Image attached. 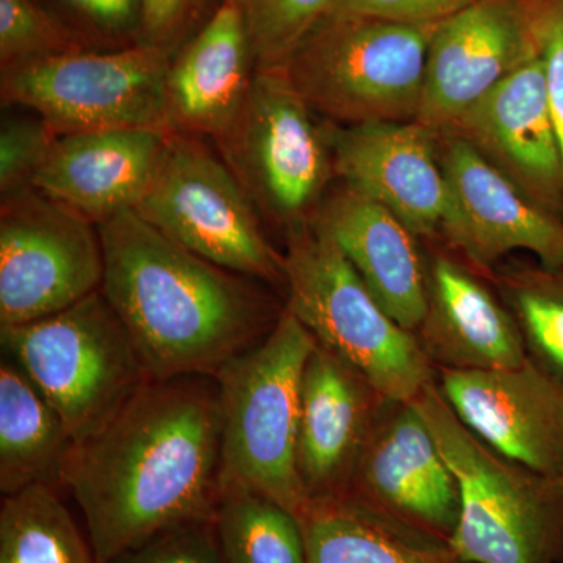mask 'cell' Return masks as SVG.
<instances>
[{
    "label": "cell",
    "instance_id": "cell-1",
    "mask_svg": "<svg viewBox=\"0 0 563 563\" xmlns=\"http://www.w3.org/2000/svg\"><path fill=\"white\" fill-rule=\"evenodd\" d=\"M96 562L155 533L214 520L220 406L209 376L151 379L103 428L74 443L63 470Z\"/></svg>",
    "mask_w": 563,
    "mask_h": 563
},
{
    "label": "cell",
    "instance_id": "cell-2",
    "mask_svg": "<svg viewBox=\"0 0 563 563\" xmlns=\"http://www.w3.org/2000/svg\"><path fill=\"white\" fill-rule=\"evenodd\" d=\"M101 291L152 379L214 377L262 342L282 310L261 285L166 236L135 210L98 222Z\"/></svg>",
    "mask_w": 563,
    "mask_h": 563
},
{
    "label": "cell",
    "instance_id": "cell-3",
    "mask_svg": "<svg viewBox=\"0 0 563 563\" xmlns=\"http://www.w3.org/2000/svg\"><path fill=\"white\" fill-rule=\"evenodd\" d=\"M317 343L284 306L268 335L213 377L220 406V490L262 493L301 518L310 503L298 470L301 384Z\"/></svg>",
    "mask_w": 563,
    "mask_h": 563
},
{
    "label": "cell",
    "instance_id": "cell-4",
    "mask_svg": "<svg viewBox=\"0 0 563 563\" xmlns=\"http://www.w3.org/2000/svg\"><path fill=\"white\" fill-rule=\"evenodd\" d=\"M413 404L457 484L454 553L465 563H562L563 481L510 461L477 439L435 380Z\"/></svg>",
    "mask_w": 563,
    "mask_h": 563
},
{
    "label": "cell",
    "instance_id": "cell-5",
    "mask_svg": "<svg viewBox=\"0 0 563 563\" xmlns=\"http://www.w3.org/2000/svg\"><path fill=\"white\" fill-rule=\"evenodd\" d=\"M285 242V309L384 399L418 398L435 380V368L417 333L390 317L339 246L312 224Z\"/></svg>",
    "mask_w": 563,
    "mask_h": 563
},
{
    "label": "cell",
    "instance_id": "cell-6",
    "mask_svg": "<svg viewBox=\"0 0 563 563\" xmlns=\"http://www.w3.org/2000/svg\"><path fill=\"white\" fill-rule=\"evenodd\" d=\"M0 342L60 415L74 443L103 428L152 379L101 288L51 317L0 328Z\"/></svg>",
    "mask_w": 563,
    "mask_h": 563
},
{
    "label": "cell",
    "instance_id": "cell-7",
    "mask_svg": "<svg viewBox=\"0 0 563 563\" xmlns=\"http://www.w3.org/2000/svg\"><path fill=\"white\" fill-rule=\"evenodd\" d=\"M435 27L331 14L285 73L307 106L333 124L417 121Z\"/></svg>",
    "mask_w": 563,
    "mask_h": 563
},
{
    "label": "cell",
    "instance_id": "cell-8",
    "mask_svg": "<svg viewBox=\"0 0 563 563\" xmlns=\"http://www.w3.org/2000/svg\"><path fill=\"white\" fill-rule=\"evenodd\" d=\"M314 114L285 69L255 70L239 120L217 143L261 218L285 236L312 224L335 177Z\"/></svg>",
    "mask_w": 563,
    "mask_h": 563
},
{
    "label": "cell",
    "instance_id": "cell-9",
    "mask_svg": "<svg viewBox=\"0 0 563 563\" xmlns=\"http://www.w3.org/2000/svg\"><path fill=\"white\" fill-rule=\"evenodd\" d=\"M172 55L146 44L77 51L2 68L3 106L35 111L58 136L117 129L168 132Z\"/></svg>",
    "mask_w": 563,
    "mask_h": 563
},
{
    "label": "cell",
    "instance_id": "cell-10",
    "mask_svg": "<svg viewBox=\"0 0 563 563\" xmlns=\"http://www.w3.org/2000/svg\"><path fill=\"white\" fill-rule=\"evenodd\" d=\"M135 211L206 261L284 287V254L269 243L235 174L203 139L169 135L155 179Z\"/></svg>",
    "mask_w": 563,
    "mask_h": 563
},
{
    "label": "cell",
    "instance_id": "cell-11",
    "mask_svg": "<svg viewBox=\"0 0 563 563\" xmlns=\"http://www.w3.org/2000/svg\"><path fill=\"white\" fill-rule=\"evenodd\" d=\"M98 224L35 188L2 199L0 328L68 309L101 288Z\"/></svg>",
    "mask_w": 563,
    "mask_h": 563
},
{
    "label": "cell",
    "instance_id": "cell-12",
    "mask_svg": "<svg viewBox=\"0 0 563 563\" xmlns=\"http://www.w3.org/2000/svg\"><path fill=\"white\" fill-rule=\"evenodd\" d=\"M551 0H476L437 24L417 121L446 131L526 63L543 54Z\"/></svg>",
    "mask_w": 563,
    "mask_h": 563
},
{
    "label": "cell",
    "instance_id": "cell-13",
    "mask_svg": "<svg viewBox=\"0 0 563 563\" xmlns=\"http://www.w3.org/2000/svg\"><path fill=\"white\" fill-rule=\"evenodd\" d=\"M448 187L440 235L487 276L514 251H528L548 268H563V220L529 199L466 141L439 133Z\"/></svg>",
    "mask_w": 563,
    "mask_h": 563
},
{
    "label": "cell",
    "instance_id": "cell-14",
    "mask_svg": "<svg viewBox=\"0 0 563 563\" xmlns=\"http://www.w3.org/2000/svg\"><path fill=\"white\" fill-rule=\"evenodd\" d=\"M333 176L380 203L422 242L440 235L448 187L439 133L418 121L340 125L325 122Z\"/></svg>",
    "mask_w": 563,
    "mask_h": 563
},
{
    "label": "cell",
    "instance_id": "cell-15",
    "mask_svg": "<svg viewBox=\"0 0 563 563\" xmlns=\"http://www.w3.org/2000/svg\"><path fill=\"white\" fill-rule=\"evenodd\" d=\"M435 383L455 417L492 450L563 481V388L536 365L435 368Z\"/></svg>",
    "mask_w": 563,
    "mask_h": 563
},
{
    "label": "cell",
    "instance_id": "cell-16",
    "mask_svg": "<svg viewBox=\"0 0 563 563\" xmlns=\"http://www.w3.org/2000/svg\"><path fill=\"white\" fill-rule=\"evenodd\" d=\"M440 133L466 141L518 190L563 220V162L543 54L515 70Z\"/></svg>",
    "mask_w": 563,
    "mask_h": 563
},
{
    "label": "cell",
    "instance_id": "cell-17",
    "mask_svg": "<svg viewBox=\"0 0 563 563\" xmlns=\"http://www.w3.org/2000/svg\"><path fill=\"white\" fill-rule=\"evenodd\" d=\"M347 493L448 542L457 526V484L413 401L385 399Z\"/></svg>",
    "mask_w": 563,
    "mask_h": 563
},
{
    "label": "cell",
    "instance_id": "cell-18",
    "mask_svg": "<svg viewBox=\"0 0 563 563\" xmlns=\"http://www.w3.org/2000/svg\"><path fill=\"white\" fill-rule=\"evenodd\" d=\"M415 333L433 368L509 369L529 362L501 296L450 247L426 250V313Z\"/></svg>",
    "mask_w": 563,
    "mask_h": 563
},
{
    "label": "cell",
    "instance_id": "cell-19",
    "mask_svg": "<svg viewBox=\"0 0 563 563\" xmlns=\"http://www.w3.org/2000/svg\"><path fill=\"white\" fill-rule=\"evenodd\" d=\"M385 399L317 343L303 368L298 470L309 499L344 495Z\"/></svg>",
    "mask_w": 563,
    "mask_h": 563
},
{
    "label": "cell",
    "instance_id": "cell-20",
    "mask_svg": "<svg viewBox=\"0 0 563 563\" xmlns=\"http://www.w3.org/2000/svg\"><path fill=\"white\" fill-rule=\"evenodd\" d=\"M254 74L242 13L233 0H222L169 62L165 79L169 131L214 143L224 139L242 113Z\"/></svg>",
    "mask_w": 563,
    "mask_h": 563
},
{
    "label": "cell",
    "instance_id": "cell-21",
    "mask_svg": "<svg viewBox=\"0 0 563 563\" xmlns=\"http://www.w3.org/2000/svg\"><path fill=\"white\" fill-rule=\"evenodd\" d=\"M169 135L117 129L58 136L33 188L96 224L136 210L155 179Z\"/></svg>",
    "mask_w": 563,
    "mask_h": 563
},
{
    "label": "cell",
    "instance_id": "cell-22",
    "mask_svg": "<svg viewBox=\"0 0 563 563\" xmlns=\"http://www.w3.org/2000/svg\"><path fill=\"white\" fill-rule=\"evenodd\" d=\"M312 225L339 246L390 317L417 332L426 313L420 236L390 210L344 185L325 196Z\"/></svg>",
    "mask_w": 563,
    "mask_h": 563
},
{
    "label": "cell",
    "instance_id": "cell-23",
    "mask_svg": "<svg viewBox=\"0 0 563 563\" xmlns=\"http://www.w3.org/2000/svg\"><path fill=\"white\" fill-rule=\"evenodd\" d=\"M299 520L307 563H465L448 540L351 493L310 499Z\"/></svg>",
    "mask_w": 563,
    "mask_h": 563
},
{
    "label": "cell",
    "instance_id": "cell-24",
    "mask_svg": "<svg viewBox=\"0 0 563 563\" xmlns=\"http://www.w3.org/2000/svg\"><path fill=\"white\" fill-rule=\"evenodd\" d=\"M74 440L57 410L11 358L0 365V492L62 485Z\"/></svg>",
    "mask_w": 563,
    "mask_h": 563
},
{
    "label": "cell",
    "instance_id": "cell-25",
    "mask_svg": "<svg viewBox=\"0 0 563 563\" xmlns=\"http://www.w3.org/2000/svg\"><path fill=\"white\" fill-rule=\"evenodd\" d=\"M214 531L222 563H307L301 520L262 493L221 488Z\"/></svg>",
    "mask_w": 563,
    "mask_h": 563
},
{
    "label": "cell",
    "instance_id": "cell-26",
    "mask_svg": "<svg viewBox=\"0 0 563 563\" xmlns=\"http://www.w3.org/2000/svg\"><path fill=\"white\" fill-rule=\"evenodd\" d=\"M0 563H98L51 485L3 496Z\"/></svg>",
    "mask_w": 563,
    "mask_h": 563
},
{
    "label": "cell",
    "instance_id": "cell-27",
    "mask_svg": "<svg viewBox=\"0 0 563 563\" xmlns=\"http://www.w3.org/2000/svg\"><path fill=\"white\" fill-rule=\"evenodd\" d=\"M485 277L514 314L529 362L563 388V268L512 263Z\"/></svg>",
    "mask_w": 563,
    "mask_h": 563
},
{
    "label": "cell",
    "instance_id": "cell-28",
    "mask_svg": "<svg viewBox=\"0 0 563 563\" xmlns=\"http://www.w3.org/2000/svg\"><path fill=\"white\" fill-rule=\"evenodd\" d=\"M250 35L255 70L287 69L339 0H233Z\"/></svg>",
    "mask_w": 563,
    "mask_h": 563
},
{
    "label": "cell",
    "instance_id": "cell-29",
    "mask_svg": "<svg viewBox=\"0 0 563 563\" xmlns=\"http://www.w3.org/2000/svg\"><path fill=\"white\" fill-rule=\"evenodd\" d=\"M84 49L85 36L52 16L40 0H0L2 68Z\"/></svg>",
    "mask_w": 563,
    "mask_h": 563
},
{
    "label": "cell",
    "instance_id": "cell-30",
    "mask_svg": "<svg viewBox=\"0 0 563 563\" xmlns=\"http://www.w3.org/2000/svg\"><path fill=\"white\" fill-rule=\"evenodd\" d=\"M58 135L43 118H10L0 131V195L2 199L33 188Z\"/></svg>",
    "mask_w": 563,
    "mask_h": 563
},
{
    "label": "cell",
    "instance_id": "cell-31",
    "mask_svg": "<svg viewBox=\"0 0 563 563\" xmlns=\"http://www.w3.org/2000/svg\"><path fill=\"white\" fill-rule=\"evenodd\" d=\"M107 563H222L214 520L173 526Z\"/></svg>",
    "mask_w": 563,
    "mask_h": 563
},
{
    "label": "cell",
    "instance_id": "cell-32",
    "mask_svg": "<svg viewBox=\"0 0 563 563\" xmlns=\"http://www.w3.org/2000/svg\"><path fill=\"white\" fill-rule=\"evenodd\" d=\"M221 3L222 0H143L140 43L174 57Z\"/></svg>",
    "mask_w": 563,
    "mask_h": 563
},
{
    "label": "cell",
    "instance_id": "cell-33",
    "mask_svg": "<svg viewBox=\"0 0 563 563\" xmlns=\"http://www.w3.org/2000/svg\"><path fill=\"white\" fill-rule=\"evenodd\" d=\"M474 2L476 0H339L331 14L433 25L448 20Z\"/></svg>",
    "mask_w": 563,
    "mask_h": 563
},
{
    "label": "cell",
    "instance_id": "cell-34",
    "mask_svg": "<svg viewBox=\"0 0 563 563\" xmlns=\"http://www.w3.org/2000/svg\"><path fill=\"white\" fill-rule=\"evenodd\" d=\"M103 38L140 43L143 0H60Z\"/></svg>",
    "mask_w": 563,
    "mask_h": 563
},
{
    "label": "cell",
    "instance_id": "cell-35",
    "mask_svg": "<svg viewBox=\"0 0 563 563\" xmlns=\"http://www.w3.org/2000/svg\"><path fill=\"white\" fill-rule=\"evenodd\" d=\"M543 62L555 135L563 162V0H551L543 27Z\"/></svg>",
    "mask_w": 563,
    "mask_h": 563
},
{
    "label": "cell",
    "instance_id": "cell-36",
    "mask_svg": "<svg viewBox=\"0 0 563 563\" xmlns=\"http://www.w3.org/2000/svg\"><path fill=\"white\" fill-rule=\"evenodd\" d=\"M563 563V562H562Z\"/></svg>",
    "mask_w": 563,
    "mask_h": 563
}]
</instances>
